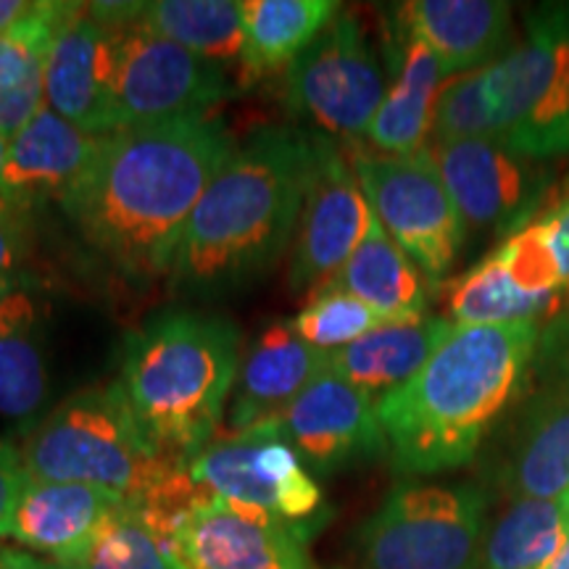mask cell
I'll return each mask as SVG.
<instances>
[{
    "mask_svg": "<svg viewBox=\"0 0 569 569\" xmlns=\"http://www.w3.org/2000/svg\"><path fill=\"white\" fill-rule=\"evenodd\" d=\"M234 148L213 117L103 134L61 209L113 272L156 282L172 272L184 227Z\"/></svg>",
    "mask_w": 569,
    "mask_h": 569,
    "instance_id": "1",
    "label": "cell"
},
{
    "mask_svg": "<svg viewBox=\"0 0 569 569\" xmlns=\"http://www.w3.org/2000/svg\"><path fill=\"white\" fill-rule=\"evenodd\" d=\"M540 336V322L453 325L409 382L377 398L396 472L425 478L472 461L490 427L528 386Z\"/></svg>",
    "mask_w": 569,
    "mask_h": 569,
    "instance_id": "2",
    "label": "cell"
},
{
    "mask_svg": "<svg viewBox=\"0 0 569 569\" xmlns=\"http://www.w3.org/2000/svg\"><path fill=\"white\" fill-rule=\"evenodd\" d=\"M315 134L288 124L251 132L213 177L177 248V293L222 296L272 269L296 243Z\"/></svg>",
    "mask_w": 569,
    "mask_h": 569,
    "instance_id": "3",
    "label": "cell"
},
{
    "mask_svg": "<svg viewBox=\"0 0 569 569\" xmlns=\"http://www.w3.org/2000/svg\"><path fill=\"white\" fill-rule=\"evenodd\" d=\"M240 332L203 311H163L122 353V386L134 419L167 459L188 465L217 438L240 369Z\"/></svg>",
    "mask_w": 569,
    "mask_h": 569,
    "instance_id": "4",
    "label": "cell"
},
{
    "mask_svg": "<svg viewBox=\"0 0 569 569\" xmlns=\"http://www.w3.org/2000/svg\"><path fill=\"white\" fill-rule=\"evenodd\" d=\"M19 451L32 480L106 488L134 509L188 469L148 440L119 382L69 396L27 432Z\"/></svg>",
    "mask_w": 569,
    "mask_h": 569,
    "instance_id": "5",
    "label": "cell"
},
{
    "mask_svg": "<svg viewBox=\"0 0 569 569\" xmlns=\"http://www.w3.org/2000/svg\"><path fill=\"white\" fill-rule=\"evenodd\" d=\"M496 140L525 159L569 153V3L530 11L528 34L486 67Z\"/></svg>",
    "mask_w": 569,
    "mask_h": 569,
    "instance_id": "6",
    "label": "cell"
},
{
    "mask_svg": "<svg viewBox=\"0 0 569 569\" xmlns=\"http://www.w3.org/2000/svg\"><path fill=\"white\" fill-rule=\"evenodd\" d=\"M488 501L478 486L401 482L361 525V569H480Z\"/></svg>",
    "mask_w": 569,
    "mask_h": 569,
    "instance_id": "7",
    "label": "cell"
},
{
    "mask_svg": "<svg viewBox=\"0 0 569 569\" xmlns=\"http://www.w3.org/2000/svg\"><path fill=\"white\" fill-rule=\"evenodd\" d=\"M356 180L375 217L430 282L443 280L467 238V224L448 196L427 148L390 156L367 142H346Z\"/></svg>",
    "mask_w": 569,
    "mask_h": 569,
    "instance_id": "8",
    "label": "cell"
},
{
    "mask_svg": "<svg viewBox=\"0 0 569 569\" xmlns=\"http://www.w3.org/2000/svg\"><path fill=\"white\" fill-rule=\"evenodd\" d=\"M386 92V71L351 11H340L282 74L284 103L346 142L367 138Z\"/></svg>",
    "mask_w": 569,
    "mask_h": 569,
    "instance_id": "9",
    "label": "cell"
},
{
    "mask_svg": "<svg viewBox=\"0 0 569 569\" xmlns=\"http://www.w3.org/2000/svg\"><path fill=\"white\" fill-rule=\"evenodd\" d=\"M230 92L222 63L201 59L140 21L117 30V132L209 117Z\"/></svg>",
    "mask_w": 569,
    "mask_h": 569,
    "instance_id": "10",
    "label": "cell"
},
{
    "mask_svg": "<svg viewBox=\"0 0 569 569\" xmlns=\"http://www.w3.org/2000/svg\"><path fill=\"white\" fill-rule=\"evenodd\" d=\"M188 472L198 488L230 507L261 511L301 528H309L322 507L315 475L280 438L274 419L217 436L188 461Z\"/></svg>",
    "mask_w": 569,
    "mask_h": 569,
    "instance_id": "11",
    "label": "cell"
},
{
    "mask_svg": "<svg viewBox=\"0 0 569 569\" xmlns=\"http://www.w3.org/2000/svg\"><path fill=\"white\" fill-rule=\"evenodd\" d=\"M459 217L472 230L515 234L546 206V161L525 159L490 138L427 142Z\"/></svg>",
    "mask_w": 569,
    "mask_h": 569,
    "instance_id": "12",
    "label": "cell"
},
{
    "mask_svg": "<svg viewBox=\"0 0 569 569\" xmlns=\"http://www.w3.org/2000/svg\"><path fill=\"white\" fill-rule=\"evenodd\" d=\"M369 217L372 206L356 180L346 148H340L330 134H315V163L288 274L290 290H322L336 280L365 238Z\"/></svg>",
    "mask_w": 569,
    "mask_h": 569,
    "instance_id": "13",
    "label": "cell"
},
{
    "mask_svg": "<svg viewBox=\"0 0 569 569\" xmlns=\"http://www.w3.org/2000/svg\"><path fill=\"white\" fill-rule=\"evenodd\" d=\"M306 540L309 528L230 507L209 493L167 546L182 569H317Z\"/></svg>",
    "mask_w": 569,
    "mask_h": 569,
    "instance_id": "14",
    "label": "cell"
},
{
    "mask_svg": "<svg viewBox=\"0 0 569 569\" xmlns=\"http://www.w3.org/2000/svg\"><path fill=\"white\" fill-rule=\"evenodd\" d=\"M274 422L311 475H332L388 453L375 398L330 369Z\"/></svg>",
    "mask_w": 569,
    "mask_h": 569,
    "instance_id": "15",
    "label": "cell"
},
{
    "mask_svg": "<svg viewBox=\"0 0 569 569\" xmlns=\"http://www.w3.org/2000/svg\"><path fill=\"white\" fill-rule=\"evenodd\" d=\"M117 30L77 3L56 34L46 67V106L80 130L117 132Z\"/></svg>",
    "mask_w": 569,
    "mask_h": 569,
    "instance_id": "16",
    "label": "cell"
},
{
    "mask_svg": "<svg viewBox=\"0 0 569 569\" xmlns=\"http://www.w3.org/2000/svg\"><path fill=\"white\" fill-rule=\"evenodd\" d=\"M101 138L42 106L9 140L3 167L6 201L21 217L61 203L96 159Z\"/></svg>",
    "mask_w": 569,
    "mask_h": 569,
    "instance_id": "17",
    "label": "cell"
},
{
    "mask_svg": "<svg viewBox=\"0 0 569 569\" xmlns=\"http://www.w3.org/2000/svg\"><path fill=\"white\" fill-rule=\"evenodd\" d=\"M330 369V353L298 338L293 322H272L246 348L240 359L227 432H240L277 419L290 403Z\"/></svg>",
    "mask_w": 569,
    "mask_h": 569,
    "instance_id": "18",
    "label": "cell"
},
{
    "mask_svg": "<svg viewBox=\"0 0 569 569\" xmlns=\"http://www.w3.org/2000/svg\"><path fill=\"white\" fill-rule=\"evenodd\" d=\"M396 24L422 40L448 77L498 61L511 42V6L498 0H411Z\"/></svg>",
    "mask_w": 569,
    "mask_h": 569,
    "instance_id": "19",
    "label": "cell"
},
{
    "mask_svg": "<svg viewBox=\"0 0 569 569\" xmlns=\"http://www.w3.org/2000/svg\"><path fill=\"white\" fill-rule=\"evenodd\" d=\"M393 38L396 42L390 48L393 82L388 84L386 101L369 127L367 146L380 153L411 156L427 148L440 88L451 77L446 74L438 56L403 27H396Z\"/></svg>",
    "mask_w": 569,
    "mask_h": 569,
    "instance_id": "20",
    "label": "cell"
},
{
    "mask_svg": "<svg viewBox=\"0 0 569 569\" xmlns=\"http://www.w3.org/2000/svg\"><path fill=\"white\" fill-rule=\"evenodd\" d=\"M127 503L130 501L124 496L106 488L30 478L13 519L11 538L27 549L61 561L90 543Z\"/></svg>",
    "mask_w": 569,
    "mask_h": 569,
    "instance_id": "21",
    "label": "cell"
},
{
    "mask_svg": "<svg viewBox=\"0 0 569 569\" xmlns=\"http://www.w3.org/2000/svg\"><path fill=\"white\" fill-rule=\"evenodd\" d=\"M48 401L42 303L30 280L0 290V417L19 427L42 419Z\"/></svg>",
    "mask_w": 569,
    "mask_h": 569,
    "instance_id": "22",
    "label": "cell"
},
{
    "mask_svg": "<svg viewBox=\"0 0 569 569\" xmlns=\"http://www.w3.org/2000/svg\"><path fill=\"white\" fill-rule=\"evenodd\" d=\"M446 317H422L415 322H386L356 343L330 353V372L343 377L367 396H388L422 369L438 346L451 336Z\"/></svg>",
    "mask_w": 569,
    "mask_h": 569,
    "instance_id": "23",
    "label": "cell"
},
{
    "mask_svg": "<svg viewBox=\"0 0 569 569\" xmlns=\"http://www.w3.org/2000/svg\"><path fill=\"white\" fill-rule=\"evenodd\" d=\"M77 3L42 0L0 32V134L13 138L46 106L48 53Z\"/></svg>",
    "mask_w": 569,
    "mask_h": 569,
    "instance_id": "24",
    "label": "cell"
},
{
    "mask_svg": "<svg viewBox=\"0 0 569 569\" xmlns=\"http://www.w3.org/2000/svg\"><path fill=\"white\" fill-rule=\"evenodd\" d=\"M427 282L422 269L390 238L372 211L365 238L330 284L359 298L386 322H415L427 317Z\"/></svg>",
    "mask_w": 569,
    "mask_h": 569,
    "instance_id": "25",
    "label": "cell"
},
{
    "mask_svg": "<svg viewBox=\"0 0 569 569\" xmlns=\"http://www.w3.org/2000/svg\"><path fill=\"white\" fill-rule=\"evenodd\" d=\"M511 501L569 493V401L540 390L525 409L507 467L501 472Z\"/></svg>",
    "mask_w": 569,
    "mask_h": 569,
    "instance_id": "26",
    "label": "cell"
},
{
    "mask_svg": "<svg viewBox=\"0 0 569 569\" xmlns=\"http://www.w3.org/2000/svg\"><path fill=\"white\" fill-rule=\"evenodd\" d=\"M343 6L336 0H240L243 13V80L288 69Z\"/></svg>",
    "mask_w": 569,
    "mask_h": 569,
    "instance_id": "27",
    "label": "cell"
},
{
    "mask_svg": "<svg viewBox=\"0 0 569 569\" xmlns=\"http://www.w3.org/2000/svg\"><path fill=\"white\" fill-rule=\"evenodd\" d=\"M569 309L567 296H528L517 288L496 253L461 274L448 293V319L459 327L543 322Z\"/></svg>",
    "mask_w": 569,
    "mask_h": 569,
    "instance_id": "28",
    "label": "cell"
},
{
    "mask_svg": "<svg viewBox=\"0 0 569 569\" xmlns=\"http://www.w3.org/2000/svg\"><path fill=\"white\" fill-rule=\"evenodd\" d=\"M140 24L213 63L243 56L240 0H153L142 3Z\"/></svg>",
    "mask_w": 569,
    "mask_h": 569,
    "instance_id": "29",
    "label": "cell"
},
{
    "mask_svg": "<svg viewBox=\"0 0 569 569\" xmlns=\"http://www.w3.org/2000/svg\"><path fill=\"white\" fill-rule=\"evenodd\" d=\"M569 532V493L525 498L488 532L480 569H543L557 557Z\"/></svg>",
    "mask_w": 569,
    "mask_h": 569,
    "instance_id": "30",
    "label": "cell"
},
{
    "mask_svg": "<svg viewBox=\"0 0 569 569\" xmlns=\"http://www.w3.org/2000/svg\"><path fill=\"white\" fill-rule=\"evenodd\" d=\"M56 565L63 569H182L172 549L130 503L117 511L90 543Z\"/></svg>",
    "mask_w": 569,
    "mask_h": 569,
    "instance_id": "31",
    "label": "cell"
},
{
    "mask_svg": "<svg viewBox=\"0 0 569 569\" xmlns=\"http://www.w3.org/2000/svg\"><path fill=\"white\" fill-rule=\"evenodd\" d=\"M380 325H386V319L336 284L317 290L309 306L293 319L298 338L325 353H336L356 343Z\"/></svg>",
    "mask_w": 569,
    "mask_h": 569,
    "instance_id": "32",
    "label": "cell"
},
{
    "mask_svg": "<svg viewBox=\"0 0 569 569\" xmlns=\"http://www.w3.org/2000/svg\"><path fill=\"white\" fill-rule=\"evenodd\" d=\"M469 138L496 140V113L488 96L486 67L446 80L432 117L430 142Z\"/></svg>",
    "mask_w": 569,
    "mask_h": 569,
    "instance_id": "33",
    "label": "cell"
},
{
    "mask_svg": "<svg viewBox=\"0 0 569 569\" xmlns=\"http://www.w3.org/2000/svg\"><path fill=\"white\" fill-rule=\"evenodd\" d=\"M532 372H538L546 380V393L561 396L569 401V309L553 319L540 336Z\"/></svg>",
    "mask_w": 569,
    "mask_h": 569,
    "instance_id": "34",
    "label": "cell"
},
{
    "mask_svg": "<svg viewBox=\"0 0 569 569\" xmlns=\"http://www.w3.org/2000/svg\"><path fill=\"white\" fill-rule=\"evenodd\" d=\"M27 482H30V475H27L21 451L0 440V540L11 538Z\"/></svg>",
    "mask_w": 569,
    "mask_h": 569,
    "instance_id": "35",
    "label": "cell"
},
{
    "mask_svg": "<svg viewBox=\"0 0 569 569\" xmlns=\"http://www.w3.org/2000/svg\"><path fill=\"white\" fill-rule=\"evenodd\" d=\"M27 256V232L24 217L11 211H0V290L9 284L27 280L21 272Z\"/></svg>",
    "mask_w": 569,
    "mask_h": 569,
    "instance_id": "36",
    "label": "cell"
},
{
    "mask_svg": "<svg viewBox=\"0 0 569 569\" xmlns=\"http://www.w3.org/2000/svg\"><path fill=\"white\" fill-rule=\"evenodd\" d=\"M538 222L543 224L546 238H549L557 264L561 269V280H565L569 290V184L561 190L557 201H551L540 211Z\"/></svg>",
    "mask_w": 569,
    "mask_h": 569,
    "instance_id": "37",
    "label": "cell"
},
{
    "mask_svg": "<svg viewBox=\"0 0 569 569\" xmlns=\"http://www.w3.org/2000/svg\"><path fill=\"white\" fill-rule=\"evenodd\" d=\"M0 569H63L53 559L34 557L21 549H0Z\"/></svg>",
    "mask_w": 569,
    "mask_h": 569,
    "instance_id": "38",
    "label": "cell"
},
{
    "mask_svg": "<svg viewBox=\"0 0 569 569\" xmlns=\"http://www.w3.org/2000/svg\"><path fill=\"white\" fill-rule=\"evenodd\" d=\"M32 9L34 3H30V0H0V32H6L19 19H24Z\"/></svg>",
    "mask_w": 569,
    "mask_h": 569,
    "instance_id": "39",
    "label": "cell"
},
{
    "mask_svg": "<svg viewBox=\"0 0 569 569\" xmlns=\"http://www.w3.org/2000/svg\"><path fill=\"white\" fill-rule=\"evenodd\" d=\"M6 153H9V138L6 134H0V211H11L17 213L9 206V201H6V193H3V167H6ZM21 217V213H19Z\"/></svg>",
    "mask_w": 569,
    "mask_h": 569,
    "instance_id": "40",
    "label": "cell"
},
{
    "mask_svg": "<svg viewBox=\"0 0 569 569\" xmlns=\"http://www.w3.org/2000/svg\"><path fill=\"white\" fill-rule=\"evenodd\" d=\"M543 569H569V532H567L565 543H561V549L557 551V557H553Z\"/></svg>",
    "mask_w": 569,
    "mask_h": 569,
    "instance_id": "41",
    "label": "cell"
}]
</instances>
